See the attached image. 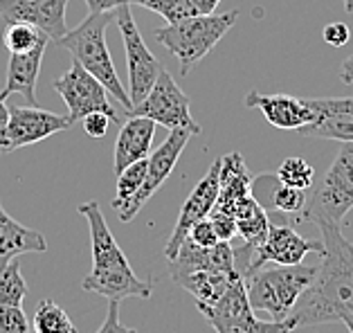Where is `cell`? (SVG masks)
Here are the masks:
<instances>
[{"instance_id": "1", "label": "cell", "mask_w": 353, "mask_h": 333, "mask_svg": "<svg viewBox=\"0 0 353 333\" xmlns=\"http://www.w3.org/2000/svg\"><path fill=\"white\" fill-rule=\"evenodd\" d=\"M322 234V261L315 277L283 318L288 329L335 322L344 313L353 315V243L342 234L338 223L317 221Z\"/></svg>"}, {"instance_id": "2", "label": "cell", "mask_w": 353, "mask_h": 333, "mask_svg": "<svg viewBox=\"0 0 353 333\" xmlns=\"http://www.w3.org/2000/svg\"><path fill=\"white\" fill-rule=\"evenodd\" d=\"M77 212L88 221L92 245V270L81 281V288L85 293H97L106 300L117 302L126 300V297L149 300L153 284L135 275L124 250L110 232L99 201H85L77 208Z\"/></svg>"}, {"instance_id": "3", "label": "cell", "mask_w": 353, "mask_h": 333, "mask_svg": "<svg viewBox=\"0 0 353 333\" xmlns=\"http://www.w3.org/2000/svg\"><path fill=\"white\" fill-rule=\"evenodd\" d=\"M110 23H115L113 12L88 14V19L81 25H77L74 30L65 32L63 37L57 41V46L68 50V52L72 54V61L85 68L94 79H99L104 83V88L122 104V108L128 115V110L133 108V101L128 97V90L122 86V81H119L117 70L113 65V57H110V50L106 43V30Z\"/></svg>"}, {"instance_id": "4", "label": "cell", "mask_w": 353, "mask_h": 333, "mask_svg": "<svg viewBox=\"0 0 353 333\" xmlns=\"http://www.w3.org/2000/svg\"><path fill=\"white\" fill-rule=\"evenodd\" d=\"M239 14V10L228 14H196L178 23H167L165 28L156 30V41L178 59L180 72L189 74L232 30Z\"/></svg>"}, {"instance_id": "5", "label": "cell", "mask_w": 353, "mask_h": 333, "mask_svg": "<svg viewBox=\"0 0 353 333\" xmlns=\"http://www.w3.org/2000/svg\"><path fill=\"white\" fill-rule=\"evenodd\" d=\"M317 266L313 263H295V266H274L259 268L243 275L248 302L252 311L268 313L272 320H283L301 297V293L311 286Z\"/></svg>"}, {"instance_id": "6", "label": "cell", "mask_w": 353, "mask_h": 333, "mask_svg": "<svg viewBox=\"0 0 353 333\" xmlns=\"http://www.w3.org/2000/svg\"><path fill=\"white\" fill-rule=\"evenodd\" d=\"M306 208L301 210L297 223H342L353 208V142H342L338 158L333 160L329 172L320 185L308 190Z\"/></svg>"}, {"instance_id": "7", "label": "cell", "mask_w": 353, "mask_h": 333, "mask_svg": "<svg viewBox=\"0 0 353 333\" xmlns=\"http://www.w3.org/2000/svg\"><path fill=\"white\" fill-rule=\"evenodd\" d=\"M52 86L59 95H61V99L65 101L68 117L72 119V124L81 122L85 115L94 113V110L106 113L115 124L124 122L126 113L124 110L119 113V110L113 106V101L108 99L110 92L104 88V83H101L99 79H94V77L77 61H72V65L59 77Z\"/></svg>"}, {"instance_id": "8", "label": "cell", "mask_w": 353, "mask_h": 333, "mask_svg": "<svg viewBox=\"0 0 353 333\" xmlns=\"http://www.w3.org/2000/svg\"><path fill=\"white\" fill-rule=\"evenodd\" d=\"M115 23L119 28V34L124 39L126 50V68H128V97H131L133 106L137 101L146 97V92L153 88V83L165 70L162 63L151 54V50L146 48L144 39L137 25L131 16V5H122L113 12Z\"/></svg>"}, {"instance_id": "9", "label": "cell", "mask_w": 353, "mask_h": 333, "mask_svg": "<svg viewBox=\"0 0 353 333\" xmlns=\"http://www.w3.org/2000/svg\"><path fill=\"white\" fill-rule=\"evenodd\" d=\"M128 115L149 117L165 129H192L196 135L201 133V126L194 122L189 113V95L176 83V79L167 70H162L153 83V88L146 92L142 101L128 110ZM126 115V117H128Z\"/></svg>"}, {"instance_id": "10", "label": "cell", "mask_w": 353, "mask_h": 333, "mask_svg": "<svg viewBox=\"0 0 353 333\" xmlns=\"http://www.w3.org/2000/svg\"><path fill=\"white\" fill-rule=\"evenodd\" d=\"M194 135L196 133L192 129H174V131H169L167 140L162 142L158 149H153L149 153V158H146V176H144L142 187L137 190L133 199L119 210V221H122V223L133 221L137 216V212L146 205V201H151V196L167 183V178L174 174L180 156H183L185 147Z\"/></svg>"}, {"instance_id": "11", "label": "cell", "mask_w": 353, "mask_h": 333, "mask_svg": "<svg viewBox=\"0 0 353 333\" xmlns=\"http://www.w3.org/2000/svg\"><path fill=\"white\" fill-rule=\"evenodd\" d=\"M324 250L322 241H311V239L301 236L290 223H270V230L265 239L248 254V263L241 275L254 272L263 268L265 263H274V266H295V263L304 261L306 254Z\"/></svg>"}, {"instance_id": "12", "label": "cell", "mask_w": 353, "mask_h": 333, "mask_svg": "<svg viewBox=\"0 0 353 333\" xmlns=\"http://www.w3.org/2000/svg\"><path fill=\"white\" fill-rule=\"evenodd\" d=\"M72 119L68 115H57L52 110H43L39 106H19L10 104V119H7L3 153H12L16 149L30 147L50 135L68 131Z\"/></svg>"}, {"instance_id": "13", "label": "cell", "mask_w": 353, "mask_h": 333, "mask_svg": "<svg viewBox=\"0 0 353 333\" xmlns=\"http://www.w3.org/2000/svg\"><path fill=\"white\" fill-rule=\"evenodd\" d=\"M219 190H221V158H216L212 162L210 172L203 176V181L194 187V192L187 196V201L180 210V216L176 221V228L171 232L167 248H165V254L167 259H174L180 245L187 239L189 230H192L198 221L208 219L210 212L214 210V205L219 201Z\"/></svg>"}, {"instance_id": "14", "label": "cell", "mask_w": 353, "mask_h": 333, "mask_svg": "<svg viewBox=\"0 0 353 333\" xmlns=\"http://www.w3.org/2000/svg\"><path fill=\"white\" fill-rule=\"evenodd\" d=\"M68 3L70 0H0V19L7 23H30L57 43L68 32Z\"/></svg>"}, {"instance_id": "15", "label": "cell", "mask_w": 353, "mask_h": 333, "mask_svg": "<svg viewBox=\"0 0 353 333\" xmlns=\"http://www.w3.org/2000/svg\"><path fill=\"white\" fill-rule=\"evenodd\" d=\"M315 110L311 124L297 131L304 138H326L353 142V97H317L308 99Z\"/></svg>"}, {"instance_id": "16", "label": "cell", "mask_w": 353, "mask_h": 333, "mask_svg": "<svg viewBox=\"0 0 353 333\" xmlns=\"http://www.w3.org/2000/svg\"><path fill=\"white\" fill-rule=\"evenodd\" d=\"M201 270H219V272L236 270L234 245L230 241H219L212 248H203L187 236L176 257L169 259V277L178 279L183 275H192V272H201Z\"/></svg>"}, {"instance_id": "17", "label": "cell", "mask_w": 353, "mask_h": 333, "mask_svg": "<svg viewBox=\"0 0 353 333\" xmlns=\"http://www.w3.org/2000/svg\"><path fill=\"white\" fill-rule=\"evenodd\" d=\"M245 106L261 110L268 124L281 131H299L301 126L311 124L315 117V110L308 104V99L292 95H263V92L250 90L245 95Z\"/></svg>"}, {"instance_id": "18", "label": "cell", "mask_w": 353, "mask_h": 333, "mask_svg": "<svg viewBox=\"0 0 353 333\" xmlns=\"http://www.w3.org/2000/svg\"><path fill=\"white\" fill-rule=\"evenodd\" d=\"M156 122L149 117L128 115L122 124H119V135L115 142V156H113V172L115 176L133 165L137 160L149 158L153 138H156Z\"/></svg>"}, {"instance_id": "19", "label": "cell", "mask_w": 353, "mask_h": 333, "mask_svg": "<svg viewBox=\"0 0 353 333\" xmlns=\"http://www.w3.org/2000/svg\"><path fill=\"white\" fill-rule=\"evenodd\" d=\"M46 46L30 50L25 54H10V63H7V83L0 90V97L7 99L14 92L25 97L30 106H37V81L41 74L43 54H46Z\"/></svg>"}, {"instance_id": "20", "label": "cell", "mask_w": 353, "mask_h": 333, "mask_svg": "<svg viewBox=\"0 0 353 333\" xmlns=\"http://www.w3.org/2000/svg\"><path fill=\"white\" fill-rule=\"evenodd\" d=\"M250 194H252V176L248 174L241 153H230L221 158V190L214 210L234 216L239 203L245 201Z\"/></svg>"}, {"instance_id": "21", "label": "cell", "mask_w": 353, "mask_h": 333, "mask_svg": "<svg viewBox=\"0 0 353 333\" xmlns=\"http://www.w3.org/2000/svg\"><path fill=\"white\" fill-rule=\"evenodd\" d=\"M48 241L37 230L21 225L0 205V268L28 252H46Z\"/></svg>"}, {"instance_id": "22", "label": "cell", "mask_w": 353, "mask_h": 333, "mask_svg": "<svg viewBox=\"0 0 353 333\" xmlns=\"http://www.w3.org/2000/svg\"><path fill=\"white\" fill-rule=\"evenodd\" d=\"M234 219H236V236H241V248H234V252L243 250L248 257L263 241L265 234H268L270 230L268 212L250 194L245 201L239 203V208L234 210Z\"/></svg>"}, {"instance_id": "23", "label": "cell", "mask_w": 353, "mask_h": 333, "mask_svg": "<svg viewBox=\"0 0 353 333\" xmlns=\"http://www.w3.org/2000/svg\"><path fill=\"white\" fill-rule=\"evenodd\" d=\"M239 277H243L239 270L219 272V270H201L192 275H183L174 279L178 286H183L189 295L196 300V306H210L225 295V290L234 284Z\"/></svg>"}, {"instance_id": "24", "label": "cell", "mask_w": 353, "mask_h": 333, "mask_svg": "<svg viewBox=\"0 0 353 333\" xmlns=\"http://www.w3.org/2000/svg\"><path fill=\"white\" fill-rule=\"evenodd\" d=\"M208 320L216 333H292L283 320H272V322H261L256 320L252 309L241 311L234 315H210Z\"/></svg>"}, {"instance_id": "25", "label": "cell", "mask_w": 353, "mask_h": 333, "mask_svg": "<svg viewBox=\"0 0 353 333\" xmlns=\"http://www.w3.org/2000/svg\"><path fill=\"white\" fill-rule=\"evenodd\" d=\"M25 295H28V281L21 272V257H16L5 268H0V311L10 306H23Z\"/></svg>"}, {"instance_id": "26", "label": "cell", "mask_w": 353, "mask_h": 333, "mask_svg": "<svg viewBox=\"0 0 353 333\" xmlns=\"http://www.w3.org/2000/svg\"><path fill=\"white\" fill-rule=\"evenodd\" d=\"M32 329L37 333H77L70 315L52 300L39 302L37 311H34Z\"/></svg>"}, {"instance_id": "27", "label": "cell", "mask_w": 353, "mask_h": 333, "mask_svg": "<svg viewBox=\"0 0 353 333\" xmlns=\"http://www.w3.org/2000/svg\"><path fill=\"white\" fill-rule=\"evenodd\" d=\"M48 41L50 39L46 34L30 23H7V30L3 34V43L10 54H25Z\"/></svg>"}, {"instance_id": "28", "label": "cell", "mask_w": 353, "mask_h": 333, "mask_svg": "<svg viewBox=\"0 0 353 333\" xmlns=\"http://www.w3.org/2000/svg\"><path fill=\"white\" fill-rule=\"evenodd\" d=\"M144 176H146V158L133 162V165H128L126 169H122V172L117 174V196L113 201L115 210H122L124 205L133 199L144 183Z\"/></svg>"}, {"instance_id": "29", "label": "cell", "mask_w": 353, "mask_h": 333, "mask_svg": "<svg viewBox=\"0 0 353 333\" xmlns=\"http://www.w3.org/2000/svg\"><path fill=\"white\" fill-rule=\"evenodd\" d=\"M277 178L283 185L297 187V190L308 192L315 185V169L308 165L304 158H286L277 169Z\"/></svg>"}, {"instance_id": "30", "label": "cell", "mask_w": 353, "mask_h": 333, "mask_svg": "<svg viewBox=\"0 0 353 333\" xmlns=\"http://www.w3.org/2000/svg\"><path fill=\"white\" fill-rule=\"evenodd\" d=\"M131 5H140L144 10L156 12L167 23H178L198 14L194 0H131Z\"/></svg>"}, {"instance_id": "31", "label": "cell", "mask_w": 353, "mask_h": 333, "mask_svg": "<svg viewBox=\"0 0 353 333\" xmlns=\"http://www.w3.org/2000/svg\"><path fill=\"white\" fill-rule=\"evenodd\" d=\"M30 320L21 306H10L0 311V333H30Z\"/></svg>"}, {"instance_id": "32", "label": "cell", "mask_w": 353, "mask_h": 333, "mask_svg": "<svg viewBox=\"0 0 353 333\" xmlns=\"http://www.w3.org/2000/svg\"><path fill=\"white\" fill-rule=\"evenodd\" d=\"M187 236L192 239L194 243L203 245V248H212V245H216L221 241L219 234H216V230H214V225H212L210 216L203 219V221H198V223L192 230H189Z\"/></svg>"}, {"instance_id": "33", "label": "cell", "mask_w": 353, "mask_h": 333, "mask_svg": "<svg viewBox=\"0 0 353 333\" xmlns=\"http://www.w3.org/2000/svg\"><path fill=\"white\" fill-rule=\"evenodd\" d=\"M210 221L221 241H232L236 236V219L232 214H225V212H219V210H212L210 212Z\"/></svg>"}, {"instance_id": "34", "label": "cell", "mask_w": 353, "mask_h": 333, "mask_svg": "<svg viewBox=\"0 0 353 333\" xmlns=\"http://www.w3.org/2000/svg\"><path fill=\"white\" fill-rule=\"evenodd\" d=\"M110 119L106 113H101V110H94V113H88L83 119H81V124H83V131L90 135V138H104V135L108 133V126H110Z\"/></svg>"}, {"instance_id": "35", "label": "cell", "mask_w": 353, "mask_h": 333, "mask_svg": "<svg viewBox=\"0 0 353 333\" xmlns=\"http://www.w3.org/2000/svg\"><path fill=\"white\" fill-rule=\"evenodd\" d=\"M97 333H137L131 327H124L122 320H119V302L117 300H108V313L104 324L99 327Z\"/></svg>"}, {"instance_id": "36", "label": "cell", "mask_w": 353, "mask_h": 333, "mask_svg": "<svg viewBox=\"0 0 353 333\" xmlns=\"http://www.w3.org/2000/svg\"><path fill=\"white\" fill-rule=\"evenodd\" d=\"M322 37H324V41L329 46H333V48H342V46H347L349 43V39H351V30H349V25L347 23H329L324 28V32H322Z\"/></svg>"}, {"instance_id": "37", "label": "cell", "mask_w": 353, "mask_h": 333, "mask_svg": "<svg viewBox=\"0 0 353 333\" xmlns=\"http://www.w3.org/2000/svg\"><path fill=\"white\" fill-rule=\"evenodd\" d=\"M88 7V14H104V12H115L117 7L131 5V0H83Z\"/></svg>"}, {"instance_id": "38", "label": "cell", "mask_w": 353, "mask_h": 333, "mask_svg": "<svg viewBox=\"0 0 353 333\" xmlns=\"http://www.w3.org/2000/svg\"><path fill=\"white\" fill-rule=\"evenodd\" d=\"M7 119H10V104H7V99L0 97V153H3V140H5Z\"/></svg>"}, {"instance_id": "39", "label": "cell", "mask_w": 353, "mask_h": 333, "mask_svg": "<svg viewBox=\"0 0 353 333\" xmlns=\"http://www.w3.org/2000/svg\"><path fill=\"white\" fill-rule=\"evenodd\" d=\"M219 3H221V0H194L198 14H214V12H216Z\"/></svg>"}, {"instance_id": "40", "label": "cell", "mask_w": 353, "mask_h": 333, "mask_svg": "<svg viewBox=\"0 0 353 333\" xmlns=\"http://www.w3.org/2000/svg\"><path fill=\"white\" fill-rule=\"evenodd\" d=\"M340 79L344 83H353V57H349L347 61L342 63V68H340Z\"/></svg>"}, {"instance_id": "41", "label": "cell", "mask_w": 353, "mask_h": 333, "mask_svg": "<svg viewBox=\"0 0 353 333\" xmlns=\"http://www.w3.org/2000/svg\"><path fill=\"white\" fill-rule=\"evenodd\" d=\"M340 322L349 329V333H353V315L351 313H344L342 318H340Z\"/></svg>"}, {"instance_id": "42", "label": "cell", "mask_w": 353, "mask_h": 333, "mask_svg": "<svg viewBox=\"0 0 353 333\" xmlns=\"http://www.w3.org/2000/svg\"><path fill=\"white\" fill-rule=\"evenodd\" d=\"M344 3V10H347L349 14H353V0H342Z\"/></svg>"}]
</instances>
